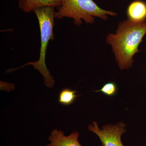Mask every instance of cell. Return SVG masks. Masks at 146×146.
I'll list each match as a JSON object with an SVG mask.
<instances>
[{
	"label": "cell",
	"mask_w": 146,
	"mask_h": 146,
	"mask_svg": "<svg viewBox=\"0 0 146 146\" xmlns=\"http://www.w3.org/2000/svg\"><path fill=\"white\" fill-rule=\"evenodd\" d=\"M146 34V21L136 22L127 19L118 24L115 33H109L106 42L110 45L118 67L123 70L132 67L134 55Z\"/></svg>",
	"instance_id": "1"
},
{
	"label": "cell",
	"mask_w": 146,
	"mask_h": 146,
	"mask_svg": "<svg viewBox=\"0 0 146 146\" xmlns=\"http://www.w3.org/2000/svg\"><path fill=\"white\" fill-rule=\"evenodd\" d=\"M33 12L37 18L40 31L41 47L39 58L37 61L29 62L20 68L28 65H33L43 76L46 86L52 88L54 86V80L46 65V56L49 42L54 38L53 28L56 11L54 7H47L36 9Z\"/></svg>",
	"instance_id": "2"
},
{
	"label": "cell",
	"mask_w": 146,
	"mask_h": 146,
	"mask_svg": "<svg viewBox=\"0 0 146 146\" xmlns=\"http://www.w3.org/2000/svg\"><path fill=\"white\" fill-rule=\"evenodd\" d=\"M117 15L116 12L100 8L93 0H62V5L56 12L55 18L59 20L72 18L75 25L80 26L82 20L86 23L92 24L94 23L95 17L106 21L108 16Z\"/></svg>",
	"instance_id": "3"
},
{
	"label": "cell",
	"mask_w": 146,
	"mask_h": 146,
	"mask_svg": "<svg viewBox=\"0 0 146 146\" xmlns=\"http://www.w3.org/2000/svg\"><path fill=\"white\" fill-rule=\"evenodd\" d=\"M125 123L120 121L116 125H105L100 128L98 123L93 121L88 126V129L98 136L102 146H124L121 137L127 131Z\"/></svg>",
	"instance_id": "4"
},
{
	"label": "cell",
	"mask_w": 146,
	"mask_h": 146,
	"mask_svg": "<svg viewBox=\"0 0 146 146\" xmlns=\"http://www.w3.org/2000/svg\"><path fill=\"white\" fill-rule=\"evenodd\" d=\"M79 136V133L77 131L65 136L61 130L54 129L48 138L50 143L46 146H82L78 141Z\"/></svg>",
	"instance_id": "5"
},
{
	"label": "cell",
	"mask_w": 146,
	"mask_h": 146,
	"mask_svg": "<svg viewBox=\"0 0 146 146\" xmlns=\"http://www.w3.org/2000/svg\"><path fill=\"white\" fill-rule=\"evenodd\" d=\"M62 4V0H19L18 7L25 13L33 11L41 7H59Z\"/></svg>",
	"instance_id": "6"
},
{
	"label": "cell",
	"mask_w": 146,
	"mask_h": 146,
	"mask_svg": "<svg viewBox=\"0 0 146 146\" xmlns=\"http://www.w3.org/2000/svg\"><path fill=\"white\" fill-rule=\"evenodd\" d=\"M128 19L136 22L146 21V3L136 0L131 3L127 9Z\"/></svg>",
	"instance_id": "7"
},
{
	"label": "cell",
	"mask_w": 146,
	"mask_h": 146,
	"mask_svg": "<svg viewBox=\"0 0 146 146\" xmlns=\"http://www.w3.org/2000/svg\"><path fill=\"white\" fill-rule=\"evenodd\" d=\"M77 96L76 91L66 88L60 91L59 95L58 102L59 103L63 105H70L74 102Z\"/></svg>",
	"instance_id": "8"
},
{
	"label": "cell",
	"mask_w": 146,
	"mask_h": 146,
	"mask_svg": "<svg viewBox=\"0 0 146 146\" xmlns=\"http://www.w3.org/2000/svg\"><path fill=\"white\" fill-rule=\"evenodd\" d=\"M96 91L102 92L106 96H112L117 93V87L116 84L113 82H108L105 84L100 90Z\"/></svg>",
	"instance_id": "9"
},
{
	"label": "cell",
	"mask_w": 146,
	"mask_h": 146,
	"mask_svg": "<svg viewBox=\"0 0 146 146\" xmlns=\"http://www.w3.org/2000/svg\"><path fill=\"white\" fill-rule=\"evenodd\" d=\"M12 1H16V0H12Z\"/></svg>",
	"instance_id": "10"
},
{
	"label": "cell",
	"mask_w": 146,
	"mask_h": 146,
	"mask_svg": "<svg viewBox=\"0 0 146 146\" xmlns=\"http://www.w3.org/2000/svg\"></svg>",
	"instance_id": "11"
}]
</instances>
